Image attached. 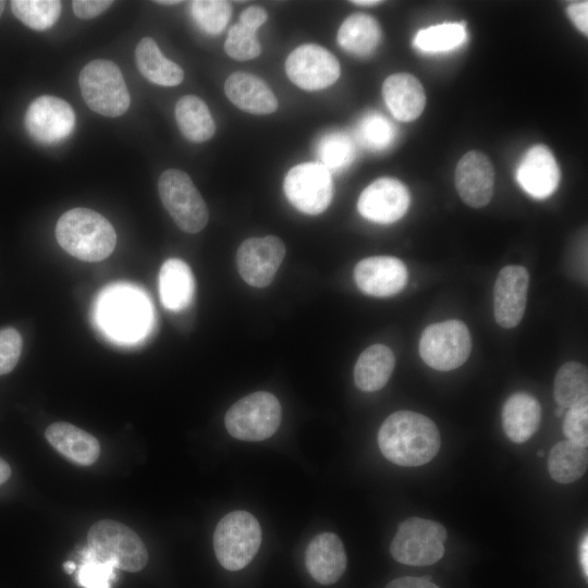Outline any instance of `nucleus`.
I'll use <instances>...</instances> for the list:
<instances>
[{"label":"nucleus","instance_id":"obj_29","mask_svg":"<svg viewBox=\"0 0 588 588\" xmlns=\"http://www.w3.org/2000/svg\"><path fill=\"white\" fill-rule=\"evenodd\" d=\"M175 119L183 136L194 143L206 142L216 132V124L207 105L194 95H185L177 100Z\"/></svg>","mask_w":588,"mask_h":588},{"label":"nucleus","instance_id":"obj_48","mask_svg":"<svg viewBox=\"0 0 588 588\" xmlns=\"http://www.w3.org/2000/svg\"><path fill=\"white\" fill-rule=\"evenodd\" d=\"M63 567H64V571L69 574H72L76 571V564L75 562L73 561H66L64 564H63Z\"/></svg>","mask_w":588,"mask_h":588},{"label":"nucleus","instance_id":"obj_5","mask_svg":"<svg viewBox=\"0 0 588 588\" xmlns=\"http://www.w3.org/2000/svg\"><path fill=\"white\" fill-rule=\"evenodd\" d=\"M98 317L103 329L114 338L135 340L147 329L150 309L142 292L121 285L103 292Z\"/></svg>","mask_w":588,"mask_h":588},{"label":"nucleus","instance_id":"obj_11","mask_svg":"<svg viewBox=\"0 0 588 588\" xmlns=\"http://www.w3.org/2000/svg\"><path fill=\"white\" fill-rule=\"evenodd\" d=\"M283 189L297 210L306 215H319L332 199L331 173L317 162L299 163L286 173Z\"/></svg>","mask_w":588,"mask_h":588},{"label":"nucleus","instance_id":"obj_32","mask_svg":"<svg viewBox=\"0 0 588 588\" xmlns=\"http://www.w3.org/2000/svg\"><path fill=\"white\" fill-rule=\"evenodd\" d=\"M11 9L16 19L34 30H46L59 19L62 4L58 0H13Z\"/></svg>","mask_w":588,"mask_h":588},{"label":"nucleus","instance_id":"obj_51","mask_svg":"<svg viewBox=\"0 0 588 588\" xmlns=\"http://www.w3.org/2000/svg\"><path fill=\"white\" fill-rule=\"evenodd\" d=\"M4 4H5V2L0 0V16H1L3 10H4Z\"/></svg>","mask_w":588,"mask_h":588},{"label":"nucleus","instance_id":"obj_13","mask_svg":"<svg viewBox=\"0 0 588 588\" xmlns=\"http://www.w3.org/2000/svg\"><path fill=\"white\" fill-rule=\"evenodd\" d=\"M24 123L35 140L49 145L59 143L72 134L75 127V113L65 100L45 95L30 102Z\"/></svg>","mask_w":588,"mask_h":588},{"label":"nucleus","instance_id":"obj_38","mask_svg":"<svg viewBox=\"0 0 588 588\" xmlns=\"http://www.w3.org/2000/svg\"><path fill=\"white\" fill-rule=\"evenodd\" d=\"M359 137L369 148L383 149L394 138L393 124L380 114L367 115L359 125Z\"/></svg>","mask_w":588,"mask_h":588},{"label":"nucleus","instance_id":"obj_22","mask_svg":"<svg viewBox=\"0 0 588 588\" xmlns=\"http://www.w3.org/2000/svg\"><path fill=\"white\" fill-rule=\"evenodd\" d=\"M45 437L57 452L77 465L89 466L100 455L98 440L72 424L53 422L46 429Z\"/></svg>","mask_w":588,"mask_h":588},{"label":"nucleus","instance_id":"obj_28","mask_svg":"<svg viewBox=\"0 0 588 588\" xmlns=\"http://www.w3.org/2000/svg\"><path fill=\"white\" fill-rule=\"evenodd\" d=\"M336 39L345 51L355 56H368L380 42L381 28L372 16L356 13L342 23Z\"/></svg>","mask_w":588,"mask_h":588},{"label":"nucleus","instance_id":"obj_33","mask_svg":"<svg viewBox=\"0 0 588 588\" xmlns=\"http://www.w3.org/2000/svg\"><path fill=\"white\" fill-rule=\"evenodd\" d=\"M465 39L464 24L444 23L419 30L414 45L426 52H442L458 47Z\"/></svg>","mask_w":588,"mask_h":588},{"label":"nucleus","instance_id":"obj_16","mask_svg":"<svg viewBox=\"0 0 588 588\" xmlns=\"http://www.w3.org/2000/svg\"><path fill=\"white\" fill-rule=\"evenodd\" d=\"M529 286V273L523 266L503 267L493 289L494 318L505 329L516 327L523 319Z\"/></svg>","mask_w":588,"mask_h":588},{"label":"nucleus","instance_id":"obj_35","mask_svg":"<svg viewBox=\"0 0 588 588\" xmlns=\"http://www.w3.org/2000/svg\"><path fill=\"white\" fill-rule=\"evenodd\" d=\"M191 13L197 25L207 34L218 35L226 26L232 7L222 0L191 1Z\"/></svg>","mask_w":588,"mask_h":588},{"label":"nucleus","instance_id":"obj_24","mask_svg":"<svg viewBox=\"0 0 588 588\" xmlns=\"http://www.w3.org/2000/svg\"><path fill=\"white\" fill-rule=\"evenodd\" d=\"M541 421V406L538 400L529 393L516 392L504 403L502 425L506 437L523 443L537 431Z\"/></svg>","mask_w":588,"mask_h":588},{"label":"nucleus","instance_id":"obj_44","mask_svg":"<svg viewBox=\"0 0 588 588\" xmlns=\"http://www.w3.org/2000/svg\"><path fill=\"white\" fill-rule=\"evenodd\" d=\"M385 588H439L424 577L405 576L390 581Z\"/></svg>","mask_w":588,"mask_h":588},{"label":"nucleus","instance_id":"obj_41","mask_svg":"<svg viewBox=\"0 0 588 588\" xmlns=\"http://www.w3.org/2000/svg\"><path fill=\"white\" fill-rule=\"evenodd\" d=\"M112 3L109 0H75L72 5L77 17L88 20L105 12Z\"/></svg>","mask_w":588,"mask_h":588},{"label":"nucleus","instance_id":"obj_18","mask_svg":"<svg viewBox=\"0 0 588 588\" xmlns=\"http://www.w3.org/2000/svg\"><path fill=\"white\" fill-rule=\"evenodd\" d=\"M455 185L463 201L474 208L489 204L494 189V169L486 155L471 150L458 161Z\"/></svg>","mask_w":588,"mask_h":588},{"label":"nucleus","instance_id":"obj_20","mask_svg":"<svg viewBox=\"0 0 588 588\" xmlns=\"http://www.w3.org/2000/svg\"><path fill=\"white\" fill-rule=\"evenodd\" d=\"M516 177L526 193L536 198H546L559 185L560 169L552 152L543 145H536L524 156Z\"/></svg>","mask_w":588,"mask_h":588},{"label":"nucleus","instance_id":"obj_23","mask_svg":"<svg viewBox=\"0 0 588 588\" xmlns=\"http://www.w3.org/2000/svg\"><path fill=\"white\" fill-rule=\"evenodd\" d=\"M382 96L393 117L403 122L418 118L426 105L424 87L408 73L388 76L382 85Z\"/></svg>","mask_w":588,"mask_h":588},{"label":"nucleus","instance_id":"obj_40","mask_svg":"<svg viewBox=\"0 0 588 588\" xmlns=\"http://www.w3.org/2000/svg\"><path fill=\"white\" fill-rule=\"evenodd\" d=\"M23 340L14 328L0 330V376L7 375L16 366L22 353Z\"/></svg>","mask_w":588,"mask_h":588},{"label":"nucleus","instance_id":"obj_47","mask_svg":"<svg viewBox=\"0 0 588 588\" xmlns=\"http://www.w3.org/2000/svg\"><path fill=\"white\" fill-rule=\"evenodd\" d=\"M351 3L357 4V5H364V7H371V5H377V4L381 3V1H379V0H354V1H351Z\"/></svg>","mask_w":588,"mask_h":588},{"label":"nucleus","instance_id":"obj_34","mask_svg":"<svg viewBox=\"0 0 588 588\" xmlns=\"http://www.w3.org/2000/svg\"><path fill=\"white\" fill-rule=\"evenodd\" d=\"M319 164L330 173L345 169L354 160L355 148L352 139L344 133H330L323 136L317 147Z\"/></svg>","mask_w":588,"mask_h":588},{"label":"nucleus","instance_id":"obj_6","mask_svg":"<svg viewBox=\"0 0 588 588\" xmlns=\"http://www.w3.org/2000/svg\"><path fill=\"white\" fill-rule=\"evenodd\" d=\"M261 543V528L254 515L234 511L223 516L213 534V549L219 563L228 571L244 568Z\"/></svg>","mask_w":588,"mask_h":588},{"label":"nucleus","instance_id":"obj_50","mask_svg":"<svg viewBox=\"0 0 588 588\" xmlns=\"http://www.w3.org/2000/svg\"><path fill=\"white\" fill-rule=\"evenodd\" d=\"M554 414L556 417H561L563 415H565V408L559 406L555 411H554Z\"/></svg>","mask_w":588,"mask_h":588},{"label":"nucleus","instance_id":"obj_10","mask_svg":"<svg viewBox=\"0 0 588 588\" xmlns=\"http://www.w3.org/2000/svg\"><path fill=\"white\" fill-rule=\"evenodd\" d=\"M471 338L466 324L451 319L428 326L421 333L419 354L429 367L449 371L469 357Z\"/></svg>","mask_w":588,"mask_h":588},{"label":"nucleus","instance_id":"obj_1","mask_svg":"<svg viewBox=\"0 0 588 588\" xmlns=\"http://www.w3.org/2000/svg\"><path fill=\"white\" fill-rule=\"evenodd\" d=\"M378 444L391 463L415 467L429 463L438 454L441 437L430 418L412 411H399L381 425Z\"/></svg>","mask_w":588,"mask_h":588},{"label":"nucleus","instance_id":"obj_19","mask_svg":"<svg viewBox=\"0 0 588 588\" xmlns=\"http://www.w3.org/2000/svg\"><path fill=\"white\" fill-rule=\"evenodd\" d=\"M305 564L317 583L321 585L336 583L347 564L341 539L333 532H322L314 537L306 549Z\"/></svg>","mask_w":588,"mask_h":588},{"label":"nucleus","instance_id":"obj_46","mask_svg":"<svg viewBox=\"0 0 588 588\" xmlns=\"http://www.w3.org/2000/svg\"><path fill=\"white\" fill-rule=\"evenodd\" d=\"M11 476L10 465L0 457V485L4 483Z\"/></svg>","mask_w":588,"mask_h":588},{"label":"nucleus","instance_id":"obj_43","mask_svg":"<svg viewBox=\"0 0 588 588\" xmlns=\"http://www.w3.org/2000/svg\"><path fill=\"white\" fill-rule=\"evenodd\" d=\"M268 20L265 9L257 5L246 8L240 15V23L246 27L257 30Z\"/></svg>","mask_w":588,"mask_h":588},{"label":"nucleus","instance_id":"obj_2","mask_svg":"<svg viewBox=\"0 0 588 588\" xmlns=\"http://www.w3.org/2000/svg\"><path fill=\"white\" fill-rule=\"evenodd\" d=\"M56 237L68 254L89 262L110 256L117 244L112 224L102 215L82 207L68 210L59 218Z\"/></svg>","mask_w":588,"mask_h":588},{"label":"nucleus","instance_id":"obj_37","mask_svg":"<svg viewBox=\"0 0 588 588\" xmlns=\"http://www.w3.org/2000/svg\"><path fill=\"white\" fill-rule=\"evenodd\" d=\"M256 32L240 22L234 24L224 42L226 54L237 61H247L258 57L261 53V46Z\"/></svg>","mask_w":588,"mask_h":588},{"label":"nucleus","instance_id":"obj_21","mask_svg":"<svg viewBox=\"0 0 588 588\" xmlns=\"http://www.w3.org/2000/svg\"><path fill=\"white\" fill-rule=\"evenodd\" d=\"M224 93L234 106L252 114H270L279 106L271 88L246 72L232 73L224 83Z\"/></svg>","mask_w":588,"mask_h":588},{"label":"nucleus","instance_id":"obj_25","mask_svg":"<svg viewBox=\"0 0 588 588\" xmlns=\"http://www.w3.org/2000/svg\"><path fill=\"white\" fill-rule=\"evenodd\" d=\"M194 292L195 280L189 266L177 258L166 260L159 272L162 305L169 310H182L191 304Z\"/></svg>","mask_w":588,"mask_h":588},{"label":"nucleus","instance_id":"obj_49","mask_svg":"<svg viewBox=\"0 0 588 588\" xmlns=\"http://www.w3.org/2000/svg\"><path fill=\"white\" fill-rule=\"evenodd\" d=\"M156 2L159 3V4H164V5H174V4H180L181 3V1H179V0H168V1L161 0V1H156Z\"/></svg>","mask_w":588,"mask_h":588},{"label":"nucleus","instance_id":"obj_12","mask_svg":"<svg viewBox=\"0 0 588 588\" xmlns=\"http://www.w3.org/2000/svg\"><path fill=\"white\" fill-rule=\"evenodd\" d=\"M287 77L304 90H320L340 77L341 68L336 57L326 48L306 44L295 48L285 61Z\"/></svg>","mask_w":588,"mask_h":588},{"label":"nucleus","instance_id":"obj_17","mask_svg":"<svg viewBox=\"0 0 588 588\" xmlns=\"http://www.w3.org/2000/svg\"><path fill=\"white\" fill-rule=\"evenodd\" d=\"M354 279L363 293L376 297H388L404 289L408 272L404 262L396 257L373 256L356 265Z\"/></svg>","mask_w":588,"mask_h":588},{"label":"nucleus","instance_id":"obj_30","mask_svg":"<svg viewBox=\"0 0 588 588\" xmlns=\"http://www.w3.org/2000/svg\"><path fill=\"white\" fill-rule=\"evenodd\" d=\"M587 465V448L568 440L554 444L548 458L549 474L560 483H571L581 478Z\"/></svg>","mask_w":588,"mask_h":588},{"label":"nucleus","instance_id":"obj_31","mask_svg":"<svg viewBox=\"0 0 588 588\" xmlns=\"http://www.w3.org/2000/svg\"><path fill=\"white\" fill-rule=\"evenodd\" d=\"M553 395L559 406L565 409L587 400V367L578 362L562 365L554 378Z\"/></svg>","mask_w":588,"mask_h":588},{"label":"nucleus","instance_id":"obj_39","mask_svg":"<svg viewBox=\"0 0 588 588\" xmlns=\"http://www.w3.org/2000/svg\"><path fill=\"white\" fill-rule=\"evenodd\" d=\"M563 432L568 441L581 446L588 445V399L565 412Z\"/></svg>","mask_w":588,"mask_h":588},{"label":"nucleus","instance_id":"obj_45","mask_svg":"<svg viewBox=\"0 0 588 588\" xmlns=\"http://www.w3.org/2000/svg\"><path fill=\"white\" fill-rule=\"evenodd\" d=\"M579 560L585 578L588 577V538L587 534L584 535L579 548Z\"/></svg>","mask_w":588,"mask_h":588},{"label":"nucleus","instance_id":"obj_8","mask_svg":"<svg viewBox=\"0 0 588 588\" xmlns=\"http://www.w3.org/2000/svg\"><path fill=\"white\" fill-rule=\"evenodd\" d=\"M158 192L163 207L182 231L197 233L206 226L207 205L187 173L166 170L158 180Z\"/></svg>","mask_w":588,"mask_h":588},{"label":"nucleus","instance_id":"obj_9","mask_svg":"<svg viewBox=\"0 0 588 588\" xmlns=\"http://www.w3.org/2000/svg\"><path fill=\"white\" fill-rule=\"evenodd\" d=\"M445 539L446 530L440 523L411 517L399 526L390 552L402 564L432 565L443 556Z\"/></svg>","mask_w":588,"mask_h":588},{"label":"nucleus","instance_id":"obj_4","mask_svg":"<svg viewBox=\"0 0 588 588\" xmlns=\"http://www.w3.org/2000/svg\"><path fill=\"white\" fill-rule=\"evenodd\" d=\"M87 547L100 561L127 572L143 569L148 560L146 547L137 534L111 519L99 520L90 527Z\"/></svg>","mask_w":588,"mask_h":588},{"label":"nucleus","instance_id":"obj_14","mask_svg":"<svg viewBox=\"0 0 588 588\" xmlns=\"http://www.w3.org/2000/svg\"><path fill=\"white\" fill-rule=\"evenodd\" d=\"M285 246L273 235L245 240L236 252V266L243 280L252 286L269 285L283 258Z\"/></svg>","mask_w":588,"mask_h":588},{"label":"nucleus","instance_id":"obj_15","mask_svg":"<svg viewBox=\"0 0 588 588\" xmlns=\"http://www.w3.org/2000/svg\"><path fill=\"white\" fill-rule=\"evenodd\" d=\"M409 203V192L402 182L394 177H380L362 192L357 209L364 218L387 224L400 220Z\"/></svg>","mask_w":588,"mask_h":588},{"label":"nucleus","instance_id":"obj_26","mask_svg":"<svg viewBox=\"0 0 588 588\" xmlns=\"http://www.w3.org/2000/svg\"><path fill=\"white\" fill-rule=\"evenodd\" d=\"M393 352L383 344L367 347L358 357L354 367V381L364 392L382 389L394 369Z\"/></svg>","mask_w":588,"mask_h":588},{"label":"nucleus","instance_id":"obj_52","mask_svg":"<svg viewBox=\"0 0 588 588\" xmlns=\"http://www.w3.org/2000/svg\"><path fill=\"white\" fill-rule=\"evenodd\" d=\"M537 456L543 457V456H544V452H543V451H538V452H537Z\"/></svg>","mask_w":588,"mask_h":588},{"label":"nucleus","instance_id":"obj_7","mask_svg":"<svg viewBox=\"0 0 588 588\" xmlns=\"http://www.w3.org/2000/svg\"><path fill=\"white\" fill-rule=\"evenodd\" d=\"M278 399L265 391L246 395L234 403L225 414L228 432L243 441H262L271 437L281 422Z\"/></svg>","mask_w":588,"mask_h":588},{"label":"nucleus","instance_id":"obj_27","mask_svg":"<svg viewBox=\"0 0 588 588\" xmlns=\"http://www.w3.org/2000/svg\"><path fill=\"white\" fill-rule=\"evenodd\" d=\"M135 62L140 74L160 86H176L184 78L183 69L166 58L151 37H144L135 48Z\"/></svg>","mask_w":588,"mask_h":588},{"label":"nucleus","instance_id":"obj_36","mask_svg":"<svg viewBox=\"0 0 588 588\" xmlns=\"http://www.w3.org/2000/svg\"><path fill=\"white\" fill-rule=\"evenodd\" d=\"M115 567L97 559L88 547L81 551V564L76 580L83 588H111L115 580Z\"/></svg>","mask_w":588,"mask_h":588},{"label":"nucleus","instance_id":"obj_3","mask_svg":"<svg viewBox=\"0 0 588 588\" xmlns=\"http://www.w3.org/2000/svg\"><path fill=\"white\" fill-rule=\"evenodd\" d=\"M78 84L86 105L95 112L117 118L130 107V94L119 66L106 59L88 62L81 71Z\"/></svg>","mask_w":588,"mask_h":588},{"label":"nucleus","instance_id":"obj_42","mask_svg":"<svg viewBox=\"0 0 588 588\" xmlns=\"http://www.w3.org/2000/svg\"><path fill=\"white\" fill-rule=\"evenodd\" d=\"M567 15L573 24L585 35L588 34V2H573L567 7Z\"/></svg>","mask_w":588,"mask_h":588}]
</instances>
